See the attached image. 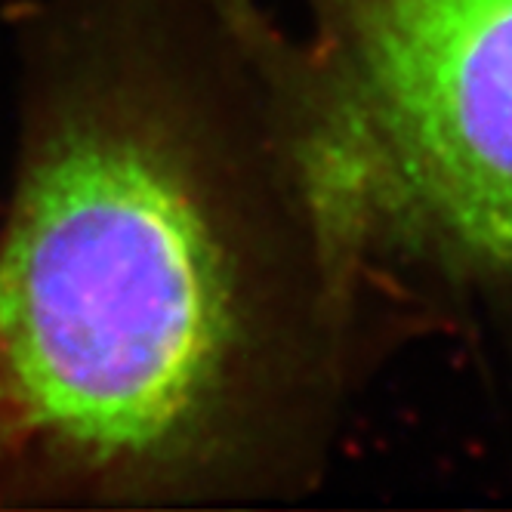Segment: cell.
Masks as SVG:
<instances>
[{
    "label": "cell",
    "instance_id": "2",
    "mask_svg": "<svg viewBox=\"0 0 512 512\" xmlns=\"http://www.w3.org/2000/svg\"><path fill=\"white\" fill-rule=\"evenodd\" d=\"M272 65L324 290L377 260L512 275V0H312Z\"/></svg>",
    "mask_w": 512,
    "mask_h": 512
},
{
    "label": "cell",
    "instance_id": "1",
    "mask_svg": "<svg viewBox=\"0 0 512 512\" xmlns=\"http://www.w3.org/2000/svg\"><path fill=\"white\" fill-rule=\"evenodd\" d=\"M241 0H34L0 226V509L244 488L275 389Z\"/></svg>",
    "mask_w": 512,
    "mask_h": 512
}]
</instances>
